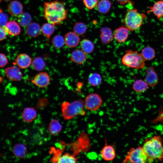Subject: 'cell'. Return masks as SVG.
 Returning a JSON list of instances; mask_svg holds the SVG:
<instances>
[{
  "instance_id": "obj_1",
  "label": "cell",
  "mask_w": 163,
  "mask_h": 163,
  "mask_svg": "<svg viewBox=\"0 0 163 163\" xmlns=\"http://www.w3.org/2000/svg\"><path fill=\"white\" fill-rule=\"evenodd\" d=\"M43 6V16L48 22L55 26L67 18L68 11L63 2L56 0L45 2Z\"/></svg>"
},
{
  "instance_id": "obj_2",
  "label": "cell",
  "mask_w": 163,
  "mask_h": 163,
  "mask_svg": "<svg viewBox=\"0 0 163 163\" xmlns=\"http://www.w3.org/2000/svg\"><path fill=\"white\" fill-rule=\"evenodd\" d=\"M162 139L159 135H156L145 139L142 146L148 156L149 162L155 160L161 161L163 159Z\"/></svg>"
},
{
  "instance_id": "obj_3",
  "label": "cell",
  "mask_w": 163,
  "mask_h": 163,
  "mask_svg": "<svg viewBox=\"0 0 163 163\" xmlns=\"http://www.w3.org/2000/svg\"><path fill=\"white\" fill-rule=\"evenodd\" d=\"M147 17L146 14L139 12L135 8L129 9L125 14L123 23L129 30L135 31L140 27Z\"/></svg>"
},
{
  "instance_id": "obj_4",
  "label": "cell",
  "mask_w": 163,
  "mask_h": 163,
  "mask_svg": "<svg viewBox=\"0 0 163 163\" xmlns=\"http://www.w3.org/2000/svg\"><path fill=\"white\" fill-rule=\"evenodd\" d=\"M61 107L62 117L65 120H70L78 115H84L86 113L84 102L82 100L72 102H64Z\"/></svg>"
},
{
  "instance_id": "obj_5",
  "label": "cell",
  "mask_w": 163,
  "mask_h": 163,
  "mask_svg": "<svg viewBox=\"0 0 163 163\" xmlns=\"http://www.w3.org/2000/svg\"><path fill=\"white\" fill-rule=\"evenodd\" d=\"M145 61L141 53L132 50H126L121 59L122 63L124 65L137 69L145 67Z\"/></svg>"
},
{
  "instance_id": "obj_6",
  "label": "cell",
  "mask_w": 163,
  "mask_h": 163,
  "mask_svg": "<svg viewBox=\"0 0 163 163\" xmlns=\"http://www.w3.org/2000/svg\"><path fill=\"white\" fill-rule=\"evenodd\" d=\"M149 162V158L142 146L131 148L127 152L124 163H145Z\"/></svg>"
},
{
  "instance_id": "obj_7",
  "label": "cell",
  "mask_w": 163,
  "mask_h": 163,
  "mask_svg": "<svg viewBox=\"0 0 163 163\" xmlns=\"http://www.w3.org/2000/svg\"><path fill=\"white\" fill-rule=\"evenodd\" d=\"M102 100L100 96L96 93H92L85 98L84 104L88 110L94 111L98 110L101 106Z\"/></svg>"
},
{
  "instance_id": "obj_8",
  "label": "cell",
  "mask_w": 163,
  "mask_h": 163,
  "mask_svg": "<svg viewBox=\"0 0 163 163\" xmlns=\"http://www.w3.org/2000/svg\"><path fill=\"white\" fill-rule=\"evenodd\" d=\"M50 81V77L48 73L45 72H41L35 76L31 82L36 86L43 88L47 86Z\"/></svg>"
},
{
  "instance_id": "obj_9",
  "label": "cell",
  "mask_w": 163,
  "mask_h": 163,
  "mask_svg": "<svg viewBox=\"0 0 163 163\" xmlns=\"http://www.w3.org/2000/svg\"><path fill=\"white\" fill-rule=\"evenodd\" d=\"M23 6L22 3L17 0L11 2L8 5L7 10L9 14L14 17H18L22 13Z\"/></svg>"
},
{
  "instance_id": "obj_10",
  "label": "cell",
  "mask_w": 163,
  "mask_h": 163,
  "mask_svg": "<svg viewBox=\"0 0 163 163\" xmlns=\"http://www.w3.org/2000/svg\"><path fill=\"white\" fill-rule=\"evenodd\" d=\"M5 73L7 78L13 81H20L22 76V73L20 69L15 66L6 68L5 70Z\"/></svg>"
},
{
  "instance_id": "obj_11",
  "label": "cell",
  "mask_w": 163,
  "mask_h": 163,
  "mask_svg": "<svg viewBox=\"0 0 163 163\" xmlns=\"http://www.w3.org/2000/svg\"><path fill=\"white\" fill-rule=\"evenodd\" d=\"M146 72V74L145 81L149 86H155L158 82V78L154 69L152 67H148Z\"/></svg>"
},
{
  "instance_id": "obj_12",
  "label": "cell",
  "mask_w": 163,
  "mask_h": 163,
  "mask_svg": "<svg viewBox=\"0 0 163 163\" xmlns=\"http://www.w3.org/2000/svg\"><path fill=\"white\" fill-rule=\"evenodd\" d=\"M129 30L125 26L117 28L114 32V37L118 43H122L127 39L129 35Z\"/></svg>"
},
{
  "instance_id": "obj_13",
  "label": "cell",
  "mask_w": 163,
  "mask_h": 163,
  "mask_svg": "<svg viewBox=\"0 0 163 163\" xmlns=\"http://www.w3.org/2000/svg\"><path fill=\"white\" fill-rule=\"evenodd\" d=\"M101 154L102 158L107 161L113 160L116 157V151L114 148L112 146L106 143L101 150Z\"/></svg>"
},
{
  "instance_id": "obj_14",
  "label": "cell",
  "mask_w": 163,
  "mask_h": 163,
  "mask_svg": "<svg viewBox=\"0 0 163 163\" xmlns=\"http://www.w3.org/2000/svg\"><path fill=\"white\" fill-rule=\"evenodd\" d=\"M4 28L7 34L12 36H17L21 32L20 25L14 20L8 21Z\"/></svg>"
},
{
  "instance_id": "obj_15",
  "label": "cell",
  "mask_w": 163,
  "mask_h": 163,
  "mask_svg": "<svg viewBox=\"0 0 163 163\" xmlns=\"http://www.w3.org/2000/svg\"><path fill=\"white\" fill-rule=\"evenodd\" d=\"M65 44L69 47L74 48L78 45L80 41L79 36L74 32H69L64 37Z\"/></svg>"
},
{
  "instance_id": "obj_16",
  "label": "cell",
  "mask_w": 163,
  "mask_h": 163,
  "mask_svg": "<svg viewBox=\"0 0 163 163\" xmlns=\"http://www.w3.org/2000/svg\"><path fill=\"white\" fill-rule=\"evenodd\" d=\"M149 9L147 12H152L158 19L160 20L163 17V0L157 1L152 6H149Z\"/></svg>"
},
{
  "instance_id": "obj_17",
  "label": "cell",
  "mask_w": 163,
  "mask_h": 163,
  "mask_svg": "<svg viewBox=\"0 0 163 163\" xmlns=\"http://www.w3.org/2000/svg\"><path fill=\"white\" fill-rule=\"evenodd\" d=\"M71 60L78 65L84 63L87 59L86 53L82 50L77 49L73 51L70 56Z\"/></svg>"
},
{
  "instance_id": "obj_18",
  "label": "cell",
  "mask_w": 163,
  "mask_h": 163,
  "mask_svg": "<svg viewBox=\"0 0 163 163\" xmlns=\"http://www.w3.org/2000/svg\"><path fill=\"white\" fill-rule=\"evenodd\" d=\"M31 62L30 57L26 53L19 54L16 59V62L18 66L22 69L28 68L31 64Z\"/></svg>"
},
{
  "instance_id": "obj_19",
  "label": "cell",
  "mask_w": 163,
  "mask_h": 163,
  "mask_svg": "<svg viewBox=\"0 0 163 163\" xmlns=\"http://www.w3.org/2000/svg\"><path fill=\"white\" fill-rule=\"evenodd\" d=\"M41 32V27L37 23L31 22L26 27V33L29 36L37 37L40 34Z\"/></svg>"
},
{
  "instance_id": "obj_20",
  "label": "cell",
  "mask_w": 163,
  "mask_h": 163,
  "mask_svg": "<svg viewBox=\"0 0 163 163\" xmlns=\"http://www.w3.org/2000/svg\"><path fill=\"white\" fill-rule=\"evenodd\" d=\"M37 116L36 110L33 107H26L23 110L22 117L24 121L26 123H30L33 121Z\"/></svg>"
},
{
  "instance_id": "obj_21",
  "label": "cell",
  "mask_w": 163,
  "mask_h": 163,
  "mask_svg": "<svg viewBox=\"0 0 163 163\" xmlns=\"http://www.w3.org/2000/svg\"><path fill=\"white\" fill-rule=\"evenodd\" d=\"M100 38L102 43L107 44L111 42L114 37L111 30L108 27H103L100 31Z\"/></svg>"
},
{
  "instance_id": "obj_22",
  "label": "cell",
  "mask_w": 163,
  "mask_h": 163,
  "mask_svg": "<svg viewBox=\"0 0 163 163\" xmlns=\"http://www.w3.org/2000/svg\"><path fill=\"white\" fill-rule=\"evenodd\" d=\"M12 151L14 155L19 158H24L27 153L26 146L22 143H17L12 148Z\"/></svg>"
},
{
  "instance_id": "obj_23",
  "label": "cell",
  "mask_w": 163,
  "mask_h": 163,
  "mask_svg": "<svg viewBox=\"0 0 163 163\" xmlns=\"http://www.w3.org/2000/svg\"><path fill=\"white\" fill-rule=\"evenodd\" d=\"M149 86L145 80L137 79L133 83L132 88L133 90L137 92L143 93L148 88Z\"/></svg>"
},
{
  "instance_id": "obj_24",
  "label": "cell",
  "mask_w": 163,
  "mask_h": 163,
  "mask_svg": "<svg viewBox=\"0 0 163 163\" xmlns=\"http://www.w3.org/2000/svg\"><path fill=\"white\" fill-rule=\"evenodd\" d=\"M112 5L109 0H101L97 5V11L101 14H106L110 9Z\"/></svg>"
},
{
  "instance_id": "obj_25",
  "label": "cell",
  "mask_w": 163,
  "mask_h": 163,
  "mask_svg": "<svg viewBox=\"0 0 163 163\" xmlns=\"http://www.w3.org/2000/svg\"><path fill=\"white\" fill-rule=\"evenodd\" d=\"M141 53L145 61L152 60L155 58L156 55L154 49L149 46L144 47L142 50Z\"/></svg>"
},
{
  "instance_id": "obj_26",
  "label": "cell",
  "mask_w": 163,
  "mask_h": 163,
  "mask_svg": "<svg viewBox=\"0 0 163 163\" xmlns=\"http://www.w3.org/2000/svg\"><path fill=\"white\" fill-rule=\"evenodd\" d=\"M62 126L56 120H52L49 124L48 130L52 135H55L58 134L62 129Z\"/></svg>"
},
{
  "instance_id": "obj_27",
  "label": "cell",
  "mask_w": 163,
  "mask_h": 163,
  "mask_svg": "<svg viewBox=\"0 0 163 163\" xmlns=\"http://www.w3.org/2000/svg\"><path fill=\"white\" fill-rule=\"evenodd\" d=\"M82 50L86 54L91 53L94 50V46L93 43L87 39H84L80 42Z\"/></svg>"
},
{
  "instance_id": "obj_28",
  "label": "cell",
  "mask_w": 163,
  "mask_h": 163,
  "mask_svg": "<svg viewBox=\"0 0 163 163\" xmlns=\"http://www.w3.org/2000/svg\"><path fill=\"white\" fill-rule=\"evenodd\" d=\"M54 26L48 22L43 24L41 27V31L48 40L49 39L55 31Z\"/></svg>"
},
{
  "instance_id": "obj_29",
  "label": "cell",
  "mask_w": 163,
  "mask_h": 163,
  "mask_svg": "<svg viewBox=\"0 0 163 163\" xmlns=\"http://www.w3.org/2000/svg\"><path fill=\"white\" fill-rule=\"evenodd\" d=\"M18 17V23L23 27H27L32 21L31 15L27 12H23Z\"/></svg>"
},
{
  "instance_id": "obj_30",
  "label": "cell",
  "mask_w": 163,
  "mask_h": 163,
  "mask_svg": "<svg viewBox=\"0 0 163 163\" xmlns=\"http://www.w3.org/2000/svg\"><path fill=\"white\" fill-rule=\"evenodd\" d=\"M75 156L69 153H66L57 158L56 162L59 163H74L77 161Z\"/></svg>"
},
{
  "instance_id": "obj_31",
  "label": "cell",
  "mask_w": 163,
  "mask_h": 163,
  "mask_svg": "<svg viewBox=\"0 0 163 163\" xmlns=\"http://www.w3.org/2000/svg\"><path fill=\"white\" fill-rule=\"evenodd\" d=\"M31 64L33 68L36 71H40L44 68L46 63L41 57H35L32 61Z\"/></svg>"
},
{
  "instance_id": "obj_32",
  "label": "cell",
  "mask_w": 163,
  "mask_h": 163,
  "mask_svg": "<svg viewBox=\"0 0 163 163\" xmlns=\"http://www.w3.org/2000/svg\"><path fill=\"white\" fill-rule=\"evenodd\" d=\"M102 78L98 73H93L91 74L88 78V82L89 84L93 86L99 85L102 81Z\"/></svg>"
},
{
  "instance_id": "obj_33",
  "label": "cell",
  "mask_w": 163,
  "mask_h": 163,
  "mask_svg": "<svg viewBox=\"0 0 163 163\" xmlns=\"http://www.w3.org/2000/svg\"><path fill=\"white\" fill-rule=\"evenodd\" d=\"M52 43L53 46L56 48H60L65 44L64 38L60 35H56L52 39Z\"/></svg>"
},
{
  "instance_id": "obj_34",
  "label": "cell",
  "mask_w": 163,
  "mask_h": 163,
  "mask_svg": "<svg viewBox=\"0 0 163 163\" xmlns=\"http://www.w3.org/2000/svg\"><path fill=\"white\" fill-rule=\"evenodd\" d=\"M86 27L85 24L82 22L75 24L73 27V32L79 35L84 34L86 31Z\"/></svg>"
},
{
  "instance_id": "obj_35",
  "label": "cell",
  "mask_w": 163,
  "mask_h": 163,
  "mask_svg": "<svg viewBox=\"0 0 163 163\" xmlns=\"http://www.w3.org/2000/svg\"><path fill=\"white\" fill-rule=\"evenodd\" d=\"M85 6L88 9L91 10L97 6V0H83Z\"/></svg>"
},
{
  "instance_id": "obj_36",
  "label": "cell",
  "mask_w": 163,
  "mask_h": 163,
  "mask_svg": "<svg viewBox=\"0 0 163 163\" xmlns=\"http://www.w3.org/2000/svg\"><path fill=\"white\" fill-rule=\"evenodd\" d=\"M8 15L3 12L0 13V26L4 27L8 21Z\"/></svg>"
},
{
  "instance_id": "obj_37",
  "label": "cell",
  "mask_w": 163,
  "mask_h": 163,
  "mask_svg": "<svg viewBox=\"0 0 163 163\" xmlns=\"http://www.w3.org/2000/svg\"><path fill=\"white\" fill-rule=\"evenodd\" d=\"M8 59L4 54L0 53V68L5 66L8 63Z\"/></svg>"
},
{
  "instance_id": "obj_38",
  "label": "cell",
  "mask_w": 163,
  "mask_h": 163,
  "mask_svg": "<svg viewBox=\"0 0 163 163\" xmlns=\"http://www.w3.org/2000/svg\"><path fill=\"white\" fill-rule=\"evenodd\" d=\"M7 35V33L4 27L0 26V41L4 40Z\"/></svg>"
},
{
  "instance_id": "obj_39",
  "label": "cell",
  "mask_w": 163,
  "mask_h": 163,
  "mask_svg": "<svg viewBox=\"0 0 163 163\" xmlns=\"http://www.w3.org/2000/svg\"><path fill=\"white\" fill-rule=\"evenodd\" d=\"M121 5H125L129 2L130 0H116Z\"/></svg>"
},
{
  "instance_id": "obj_40",
  "label": "cell",
  "mask_w": 163,
  "mask_h": 163,
  "mask_svg": "<svg viewBox=\"0 0 163 163\" xmlns=\"http://www.w3.org/2000/svg\"><path fill=\"white\" fill-rule=\"evenodd\" d=\"M3 12L2 10V9L0 8V13Z\"/></svg>"
},
{
  "instance_id": "obj_41",
  "label": "cell",
  "mask_w": 163,
  "mask_h": 163,
  "mask_svg": "<svg viewBox=\"0 0 163 163\" xmlns=\"http://www.w3.org/2000/svg\"><path fill=\"white\" fill-rule=\"evenodd\" d=\"M4 0V1H10L11 0Z\"/></svg>"
},
{
  "instance_id": "obj_42",
  "label": "cell",
  "mask_w": 163,
  "mask_h": 163,
  "mask_svg": "<svg viewBox=\"0 0 163 163\" xmlns=\"http://www.w3.org/2000/svg\"><path fill=\"white\" fill-rule=\"evenodd\" d=\"M1 1H2V0H0V3L1 2Z\"/></svg>"
}]
</instances>
